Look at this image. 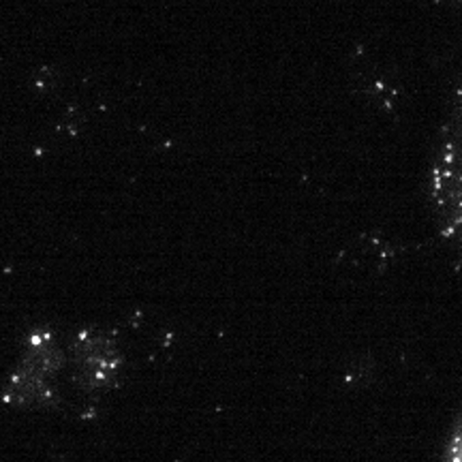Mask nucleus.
<instances>
[{
  "mask_svg": "<svg viewBox=\"0 0 462 462\" xmlns=\"http://www.w3.org/2000/svg\"><path fill=\"white\" fill-rule=\"evenodd\" d=\"M446 462H462V418L458 420V424H456L452 437H449Z\"/></svg>",
  "mask_w": 462,
  "mask_h": 462,
  "instance_id": "4",
  "label": "nucleus"
},
{
  "mask_svg": "<svg viewBox=\"0 0 462 462\" xmlns=\"http://www.w3.org/2000/svg\"><path fill=\"white\" fill-rule=\"evenodd\" d=\"M460 3H462V0H460Z\"/></svg>",
  "mask_w": 462,
  "mask_h": 462,
  "instance_id": "5",
  "label": "nucleus"
},
{
  "mask_svg": "<svg viewBox=\"0 0 462 462\" xmlns=\"http://www.w3.org/2000/svg\"><path fill=\"white\" fill-rule=\"evenodd\" d=\"M429 190L437 231L462 274V78L456 84L446 123L439 133Z\"/></svg>",
  "mask_w": 462,
  "mask_h": 462,
  "instance_id": "1",
  "label": "nucleus"
},
{
  "mask_svg": "<svg viewBox=\"0 0 462 462\" xmlns=\"http://www.w3.org/2000/svg\"><path fill=\"white\" fill-rule=\"evenodd\" d=\"M73 377L79 388L103 392L114 388L123 368L118 343L112 334L101 330H82L69 349Z\"/></svg>",
  "mask_w": 462,
  "mask_h": 462,
  "instance_id": "3",
  "label": "nucleus"
},
{
  "mask_svg": "<svg viewBox=\"0 0 462 462\" xmlns=\"http://www.w3.org/2000/svg\"><path fill=\"white\" fill-rule=\"evenodd\" d=\"M67 354L50 330H34L26 338L15 371L5 383L3 402L17 409H43L56 401V381L65 368Z\"/></svg>",
  "mask_w": 462,
  "mask_h": 462,
  "instance_id": "2",
  "label": "nucleus"
}]
</instances>
